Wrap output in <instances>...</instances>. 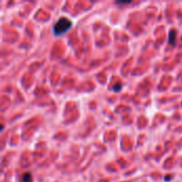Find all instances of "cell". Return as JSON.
Returning <instances> with one entry per match:
<instances>
[{"label":"cell","mask_w":182,"mask_h":182,"mask_svg":"<svg viewBox=\"0 0 182 182\" xmlns=\"http://www.w3.org/2000/svg\"><path fill=\"white\" fill-rule=\"evenodd\" d=\"M73 26V22L66 17H61L53 26V33L55 35H62L69 30Z\"/></svg>","instance_id":"1"},{"label":"cell","mask_w":182,"mask_h":182,"mask_svg":"<svg viewBox=\"0 0 182 182\" xmlns=\"http://www.w3.org/2000/svg\"><path fill=\"white\" fill-rule=\"evenodd\" d=\"M20 182H32V176L30 173H26L21 176L20 178Z\"/></svg>","instance_id":"2"},{"label":"cell","mask_w":182,"mask_h":182,"mask_svg":"<svg viewBox=\"0 0 182 182\" xmlns=\"http://www.w3.org/2000/svg\"><path fill=\"white\" fill-rule=\"evenodd\" d=\"M170 45H175L176 44V32L174 30H172L169 32V40H168Z\"/></svg>","instance_id":"3"},{"label":"cell","mask_w":182,"mask_h":182,"mask_svg":"<svg viewBox=\"0 0 182 182\" xmlns=\"http://www.w3.org/2000/svg\"><path fill=\"white\" fill-rule=\"evenodd\" d=\"M2 128H3V126H2V125H0V130H2Z\"/></svg>","instance_id":"4"}]
</instances>
